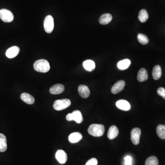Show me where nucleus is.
<instances>
[{
	"mask_svg": "<svg viewBox=\"0 0 165 165\" xmlns=\"http://www.w3.org/2000/svg\"><path fill=\"white\" fill-rule=\"evenodd\" d=\"M141 134V129L138 127L134 128L131 131V140L132 142L134 145H138L140 143Z\"/></svg>",
	"mask_w": 165,
	"mask_h": 165,
	"instance_id": "obj_7",
	"label": "nucleus"
},
{
	"mask_svg": "<svg viewBox=\"0 0 165 165\" xmlns=\"http://www.w3.org/2000/svg\"><path fill=\"white\" fill-rule=\"evenodd\" d=\"M65 90V87L61 84H56L53 85L50 89L51 93L53 94H61Z\"/></svg>",
	"mask_w": 165,
	"mask_h": 165,
	"instance_id": "obj_14",
	"label": "nucleus"
},
{
	"mask_svg": "<svg viewBox=\"0 0 165 165\" xmlns=\"http://www.w3.org/2000/svg\"><path fill=\"white\" fill-rule=\"evenodd\" d=\"M78 93L79 95L84 98H87L90 96L91 91L88 86L85 85H80L78 86Z\"/></svg>",
	"mask_w": 165,
	"mask_h": 165,
	"instance_id": "obj_12",
	"label": "nucleus"
},
{
	"mask_svg": "<svg viewBox=\"0 0 165 165\" xmlns=\"http://www.w3.org/2000/svg\"><path fill=\"white\" fill-rule=\"evenodd\" d=\"M66 119L68 121H75L78 124H81L83 121V117L79 111L76 110L72 113H68L66 116Z\"/></svg>",
	"mask_w": 165,
	"mask_h": 165,
	"instance_id": "obj_4",
	"label": "nucleus"
},
{
	"mask_svg": "<svg viewBox=\"0 0 165 165\" xmlns=\"http://www.w3.org/2000/svg\"><path fill=\"white\" fill-rule=\"evenodd\" d=\"M82 134L79 132H74L69 135V140L72 143H76L79 142L82 139Z\"/></svg>",
	"mask_w": 165,
	"mask_h": 165,
	"instance_id": "obj_18",
	"label": "nucleus"
},
{
	"mask_svg": "<svg viewBox=\"0 0 165 165\" xmlns=\"http://www.w3.org/2000/svg\"><path fill=\"white\" fill-rule=\"evenodd\" d=\"M162 74L161 67L159 65H156L154 67L152 72V76L155 80H158L161 77Z\"/></svg>",
	"mask_w": 165,
	"mask_h": 165,
	"instance_id": "obj_21",
	"label": "nucleus"
},
{
	"mask_svg": "<svg viewBox=\"0 0 165 165\" xmlns=\"http://www.w3.org/2000/svg\"><path fill=\"white\" fill-rule=\"evenodd\" d=\"M56 158L61 164H64L67 161L68 156L64 150H59L56 154Z\"/></svg>",
	"mask_w": 165,
	"mask_h": 165,
	"instance_id": "obj_11",
	"label": "nucleus"
},
{
	"mask_svg": "<svg viewBox=\"0 0 165 165\" xmlns=\"http://www.w3.org/2000/svg\"><path fill=\"white\" fill-rule=\"evenodd\" d=\"M105 127L103 125L99 124H93L91 125L88 128L89 134L94 137H101L105 132Z\"/></svg>",
	"mask_w": 165,
	"mask_h": 165,
	"instance_id": "obj_1",
	"label": "nucleus"
},
{
	"mask_svg": "<svg viewBox=\"0 0 165 165\" xmlns=\"http://www.w3.org/2000/svg\"><path fill=\"white\" fill-rule=\"evenodd\" d=\"M158 94L163 97L165 100V89L163 87H160L158 88L157 91Z\"/></svg>",
	"mask_w": 165,
	"mask_h": 165,
	"instance_id": "obj_27",
	"label": "nucleus"
},
{
	"mask_svg": "<svg viewBox=\"0 0 165 165\" xmlns=\"http://www.w3.org/2000/svg\"><path fill=\"white\" fill-rule=\"evenodd\" d=\"M131 64V61L129 59H124L120 61L117 63V67L120 70H125L129 67Z\"/></svg>",
	"mask_w": 165,
	"mask_h": 165,
	"instance_id": "obj_22",
	"label": "nucleus"
},
{
	"mask_svg": "<svg viewBox=\"0 0 165 165\" xmlns=\"http://www.w3.org/2000/svg\"><path fill=\"white\" fill-rule=\"evenodd\" d=\"M20 51L19 47L17 46H12L7 50L6 55L9 58H13L18 55Z\"/></svg>",
	"mask_w": 165,
	"mask_h": 165,
	"instance_id": "obj_9",
	"label": "nucleus"
},
{
	"mask_svg": "<svg viewBox=\"0 0 165 165\" xmlns=\"http://www.w3.org/2000/svg\"><path fill=\"white\" fill-rule=\"evenodd\" d=\"M148 78V74L146 69L142 68L139 70L137 75V79L139 82H142L146 81Z\"/></svg>",
	"mask_w": 165,
	"mask_h": 165,
	"instance_id": "obj_16",
	"label": "nucleus"
},
{
	"mask_svg": "<svg viewBox=\"0 0 165 165\" xmlns=\"http://www.w3.org/2000/svg\"><path fill=\"white\" fill-rule=\"evenodd\" d=\"M138 18L140 22L145 23L149 18V14L147 11L145 9H142L139 12Z\"/></svg>",
	"mask_w": 165,
	"mask_h": 165,
	"instance_id": "obj_23",
	"label": "nucleus"
},
{
	"mask_svg": "<svg viewBox=\"0 0 165 165\" xmlns=\"http://www.w3.org/2000/svg\"><path fill=\"white\" fill-rule=\"evenodd\" d=\"M84 68L85 70L89 72H92L95 68V64L93 61L88 60L85 61L83 63Z\"/></svg>",
	"mask_w": 165,
	"mask_h": 165,
	"instance_id": "obj_19",
	"label": "nucleus"
},
{
	"mask_svg": "<svg viewBox=\"0 0 165 165\" xmlns=\"http://www.w3.org/2000/svg\"><path fill=\"white\" fill-rule=\"evenodd\" d=\"M54 19L51 15L46 16L44 22V27L45 32L47 33H51L54 29Z\"/></svg>",
	"mask_w": 165,
	"mask_h": 165,
	"instance_id": "obj_6",
	"label": "nucleus"
},
{
	"mask_svg": "<svg viewBox=\"0 0 165 165\" xmlns=\"http://www.w3.org/2000/svg\"><path fill=\"white\" fill-rule=\"evenodd\" d=\"M125 159V165H132V158L130 156L126 157Z\"/></svg>",
	"mask_w": 165,
	"mask_h": 165,
	"instance_id": "obj_29",
	"label": "nucleus"
},
{
	"mask_svg": "<svg viewBox=\"0 0 165 165\" xmlns=\"http://www.w3.org/2000/svg\"><path fill=\"white\" fill-rule=\"evenodd\" d=\"M138 40L140 43L144 45L147 44L149 41V40L146 35L140 33L138 35Z\"/></svg>",
	"mask_w": 165,
	"mask_h": 165,
	"instance_id": "obj_26",
	"label": "nucleus"
},
{
	"mask_svg": "<svg viewBox=\"0 0 165 165\" xmlns=\"http://www.w3.org/2000/svg\"><path fill=\"white\" fill-rule=\"evenodd\" d=\"M119 130L116 126H111L109 129L107 137L110 140H113L118 136Z\"/></svg>",
	"mask_w": 165,
	"mask_h": 165,
	"instance_id": "obj_13",
	"label": "nucleus"
},
{
	"mask_svg": "<svg viewBox=\"0 0 165 165\" xmlns=\"http://www.w3.org/2000/svg\"><path fill=\"white\" fill-rule=\"evenodd\" d=\"M125 82L124 80H120L115 83L111 89V92L113 94H117L124 90L125 86Z\"/></svg>",
	"mask_w": 165,
	"mask_h": 165,
	"instance_id": "obj_8",
	"label": "nucleus"
},
{
	"mask_svg": "<svg viewBox=\"0 0 165 165\" xmlns=\"http://www.w3.org/2000/svg\"><path fill=\"white\" fill-rule=\"evenodd\" d=\"M34 68L37 72L43 73H47L50 69V65L46 60H39L35 62Z\"/></svg>",
	"mask_w": 165,
	"mask_h": 165,
	"instance_id": "obj_2",
	"label": "nucleus"
},
{
	"mask_svg": "<svg viewBox=\"0 0 165 165\" xmlns=\"http://www.w3.org/2000/svg\"><path fill=\"white\" fill-rule=\"evenodd\" d=\"M145 165H159L157 158L155 156L149 157L145 161Z\"/></svg>",
	"mask_w": 165,
	"mask_h": 165,
	"instance_id": "obj_25",
	"label": "nucleus"
},
{
	"mask_svg": "<svg viewBox=\"0 0 165 165\" xmlns=\"http://www.w3.org/2000/svg\"><path fill=\"white\" fill-rule=\"evenodd\" d=\"M0 18L4 22L10 23L14 19L13 14L10 11L6 9L0 10Z\"/></svg>",
	"mask_w": 165,
	"mask_h": 165,
	"instance_id": "obj_5",
	"label": "nucleus"
},
{
	"mask_svg": "<svg viewBox=\"0 0 165 165\" xmlns=\"http://www.w3.org/2000/svg\"><path fill=\"white\" fill-rule=\"evenodd\" d=\"M157 134L159 138L161 139H165V126L159 125L157 127Z\"/></svg>",
	"mask_w": 165,
	"mask_h": 165,
	"instance_id": "obj_24",
	"label": "nucleus"
},
{
	"mask_svg": "<svg viewBox=\"0 0 165 165\" xmlns=\"http://www.w3.org/2000/svg\"><path fill=\"white\" fill-rule=\"evenodd\" d=\"M116 105L118 109L124 111H128L131 109L130 103L124 100H120L117 101Z\"/></svg>",
	"mask_w": 165,
	"mask_h": 165,
	"instance_id": "obj_10",
	"label": "nucleus"
},
{
	"mask_svg": "<svg viewBox=\"0 0 165 165\" xmlns=\"http://www.w3.org/2000/svg\"><path fill=\"white\" fill-rule=\"evenodd\" d=\"M21 98L22 100L25 103L29 105L34 104L35 101L34 97L29 94L26 93L22 94H21Z\"/></svg>",
	"mask_w": 165,
	"mask_h": 165,
	"instance_id": "obj_17",
	"label": "nucleus"
},
{
	"mask_svg": "<svg viewBox=\"0 0 165 165\" xmlns=\"http://www.w3.org/2000/svg\"><path fill=\"white\" fill-rule=\"evenodd\" d=\"M71 104V101L69 99L58 100L54 102L53 107L56 110L61 111L70 107Z\"/></svg>",
	"mask_w": 165,
	"mask_h": 165,
	"instance_id": "obj_3",
	"label": "nucleus"
},
{
	"mask_svg": "<svg viewBox=\"0 0 165 165\" xmlns=\"http://www.w3.org/2000/svg\"><path fill=\"white\" fill-rule=\"evenodd\" d=\"M97 164H98L97 160L93 158L88 160L85 165H97Z\"/></svg>",
	"mask_w": 165,
	"mask_h": 165,
	"instance_id": "obj_28",
	"label": "nucleus"
},
{
	"mask_svg": "<svg viewBox=\"0 0 165 165\" xmlns=\"http://www.w3.org/2000/svg\"><path fill=\"white\" fill-rule=\"evenodd\" d=\"M7 149V138L4 134H0V152H5Z\"/></svg>",
	"mask_w": 165,
	"mask_h": 165,
	"instance_id": "obj_20",
	"label": "nucleus"
},
{
	"mask_svg": "<svg viewBox=\"0 0 165 165\" xmlns=\"http://www.w3.org/2000/svg\"><path fill=\"white\" fill-rule=\"evenodd\" d=\"M112 16L110 13H105L101 16L99 18V23L102 25H106L111 22Z\"/></svg>",
	"mask_w": 165,
	"mask_h": 165,
	"instance_id": "obj_15",
	"label": "nucleus"
}]
</instances>
